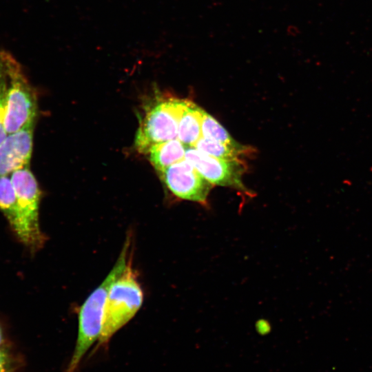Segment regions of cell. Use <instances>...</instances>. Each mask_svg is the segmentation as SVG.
<instances>
[{"mask_svg": "<svg viewBox=\"0 0 372 372\" xmlns=\"http://www.w3.org/2000/svg\"><path fill=\"white\" fill-rule=\"evenodd\" d=\"M130 247L131 236H128L110 273L80 307L76 344L65 372H78L85 355L99 340L103 329L105 304L109 289L124 271L132 254Z\"/></svg>", "mask_w": 372, "mask_h": 372, "instance_id": "obj_1", "label": "cell"}, {"mask_svg": "<svg viewBox=\"0 0 372 372\" xmlns=\"http://www.w3.org/2000/svg\"><path fill=\"white\" fill-rule=\"evenodd\" d=\"M132 259L131 254L124 271L109 289L97 349L107 347L112 337L134 318L143 304V291Z\"/></svg>", "mask_w": 372, "mask_h": 372, "instance_id": "obj_2", "label": "cell"}, {"mask_svg": "<svg viewBox=\"0 0 372 372\" xmlns=\"http://www.w3.org/2000/svg\"><path fill=\"white\" fill-rule=\"evenodd\" d=\"M187 102L163 96L145 104L135 137L139 153L147 154L154 145L177 138L179 121Z\"/></svg>", "mask_w": 372, "mask_h": 372, "instance_id": "obj_3", "label": "cell"}, {"mask_svg": "<svg viewBox=\"0 0 372 372\" xmlns=\"http://www.w3.org/2000/svg\"><path fill=\"white\" fill-rule=\"evenodd\" d=\"M10 180L17 200V223L13 230L25 246L37 251L46 241L39 225L41 192L38 183L29 167L12 172Z\"/></svg>", "mask_w": 372, "mask_h": 372, "instance_id": "obj_4", "label": "cell"}, {"mask_svg": "<svg viewBox=\"0 0 372 372\" xmlns=\"http://www.w3.org/2000/svg\"><path fill=\"white\" fill-rule=\"evenodd\" d=\"M8 76L4 127L8 134L35 123L36 94L19 62L6 50Z\"/></svg>", "mask_w": 372, "mask_h": 372, "instance_id": "obj_5", "label": "cell"}, {"mask_svg": "<svg viewBox=\"0 0 372 372\" xmlns=\"http://www.w3.org/2000/svg\"><path fill=\"white\" fill-rule=\"evenodd\" d=\"M185 159L211 185L231 187L251 196L242 180L246 170L243 160L218 158L192 146L186 149Z\"/></svg>", "mask_w": 372, "mask_h": 372, "instance_id": "obj_6", "label": "cell"}, {"mask_svg": "<svg viewBox=\"0 0 372 372\" xmlns=\"http://www.w3.org/2000/svg\"><path fill=\"white\" fill-rule=\"evenodd\" d=\"M158 174L176 198L208 206L209 194L214 185L185 158Z\"/></svg>", "mask_w": 372, "mask_h": 372, "instance_id": "obj_7", "label": "cell"}, {"mask_svg": "<svg viewBox=\"0 0 372 372\" xmlns=\"http://www.w3.org/2000/svg\"><path fill=\"white\" fill-rule=\"evenodd\" d=\"M34 124L9 134L0 143V176L29 167Z\"/></svg>", "mask_w": 372, "mask_h": 372, "instance_id": "obj_8", "label": "cell"}, {"mask_svg": "<svg viewBox=\"0 0 372 372\" xmlns=\"http://www.w3.org/2000/svg\"><path fill=\"white\" fill-rule=\"evenodd\" d=\"M185 145L178 138L154 145L147 155L156 170L161 173L170 165L185 158Z\"/></svg>", "mask_w": 372, "mask_h": 372, "instance_id": "obj_9", "label": "cell"}, {"mask_svg": "<svg viewBox=\"0 0 372 372\" xmlns=\"http://www.w3.org/2000/svg\"><path fill=\"white\" fill-rule=\"evenodd\" d=\"M204 110L188 100L179 121L177 138L187 146H194L202 137L201 122Z\"/></svg>", "mask_w": 372, "mask_h": 372, "instance_id": "obj_10", "label": "cell"}, {"mask_svg": "<svg viewBox=\"0 0 372 372\" xmlns=\"http://www.w3.org/2000/svg\"><path fill=\"white\" fill-rule=\"evenodd\" d=\"M192 147L209 156L226 160H242V157L251 154L253 150L240 144L233 146L204 137Z\"/></svg>", "mask_w": 372, "mask_h": 372, "instance_id": "obj_11", "label": "cell"}, {"mask_svg": "<svg viewBox=\"0 0 372 372\" xmlns=\"http://www.w3.org/2000/svg\"><path fill=\"white\" fill-rule=\"evenodd\" d=\"M0 210L14 229L17 223V200L10 176H0Z\"/></svg>", "mask_w": 372, "mask_h": 372, "instance_id": "obj_12", "label": "cell"}, {"mask_svg": "<svg viewBox=\"0 0 372 372\" xmlns=\"http://www.w3.org/2000/svg\"><path fill=\"white\" fill-rule=\"evenodd\" d=\"M202 137L222 143L236 146V143L225 129L211 115L204 111L201 122Z\"/></svg>", "mask_w": 372, "mask_h": 372, "instance_id": "obj_13", "label": "cell"}, {"mask_svg": "<svg viewBox=\"0 0 372 372\" xmlns=\"http://www.w3.org/2000/svg\"><path fill=\"white\" fill-rule=\"evenodd\" d=\"M5 53L6 50H0V143L8 135L4 127L8 87Z\"/></svg>", "mask_w": 372, "mask_h": 372, "instance_id": "obj_14", "label": "cell"}, {"mask_svg": "<svg viewBox=\"0 0 372 372\" xmlns=\"http://www.w3.org/2000/svg\"><path fill=\"white\" fill-rule=\"evenodd\" d=\"M16 363L12 355L3 347H0V372H15Z\"/></svg>", "mask_w": 372, "mask_h": 372, "instance_id": "obj_15", "label": "cell"}, {"mask_svg": "<svg viewBox=\"0 0 372 372\" xmlns=\"http://www.w3.org/2000/svg\"><path fill=\"white\" fill-rule=\"evenodd\" d=\"M3 343V333H2V329H1V328L0 327V347H1Z\"/></svg>", "mask_w": 372, "mask_h": 372, "instance_id": "obj_16", "label": "cell"}]
</instances>
